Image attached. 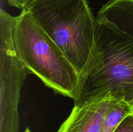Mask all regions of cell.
I'll return each instance as SVG.
<instances>
[{
	"label": "cell",
	"mask_w": 133,
	"mask_h": 132,
	"mask_svg": "<svg viewBox=\"0 0 133 132\" xmlns=\"http://www.w3.org/2000/svg\"><path fill=\"white\" fill-rule=\"evenodd\" d=\"M106 97L127 102L132 99L133 38L96 18L94 43L79 74L74 106Z\"/></svg>",
	"instance_id": "6da1fadb"
},
{
	"label": "cell",
	"mask_w": 133,
	"mask_h": 132,
	"mask_svg": "<svg viewBox=\"0 0 133 132\" xmlns=\"http://www.w3.org/2000/svg\"><path fill=\"white\" fill-rule=\"evenodd\" d=\"M12 42L21 63L55 94L74 99L79 72L27 9L14 17Z\"/></svg>",
	"instance_id": "7a4b0ae2"
},
{
	"label": "cell",
	"mask_w": 133,
	"mask_h": 132,
	"mask_svg": "<svg viewBox=\"0 0 133 132\" xmlns=\"http://www.w3.org/2000/svg\"><path fill=\"white\" fill-rule=\"evenodd\" d=\"M25 9L80 73L90 55L96 31V18L87 0H36Z\"/></svg>",
	"instance_id": "3957f363"
},
{
	"label": "cell",
	"mask_w": 133,
	"mask_h": 132,
	"mask_svg": "<svg viewBox=\"0 0 133 132\" xmlns=\"http://www.w3.org/2000/svg\"><path fill=\"white\" fill-rule=\"evenodd\" d=\"M14 16L2 9L1 21V126L0 132H18V104L21 86L31 74L19 62L12 42Z\"/></svg>",
	"instance_id": "277c9868"
},
{
	"label": "cell",
	"mask_w": 133,
	"mask_h": 132,
	"mask_svg": "<svg viewBox=\"0 0 133 132\" xmlns=\"http://www.w3.org/2000/svg\"><path fill=\"white\" fill-rule=\"evenodd\" d=\"M117 102L112 97H106L74 106L57 132H100L107 113Z\"/></svg>",
	"instance_id": "5b68a950"
},
{
	"label": "cell",
	"mask_w": 133,
	"mask_h": 132,
	"mask_svg": "<svg viewBox=\"0 0 133 132\" xmlns=\"http://www.w3.org/2000/svg\"><path fill=\"white\" fill-rule=\"evenodd\" d=\"M96 18L110 22L133 38V0H110L103 5Z\"/></svg>",
	"instance_id": "8992f818"
},
{
	"label": "cell",
	"mask_w": 133,
	"mask_h": 132,
	"mask_svg": "<svg viewBox=\"0 0 133 132\" xmlns=\"http://www.w3.org/2000/svg\"><path fill=\"white\" fill-rule=\"evenodd\" d=\"M132 114L130 105L125 101H118L107 113L100 132H114L125 118Z\"/></svg>",
	"instance_id": "52a82bcc"
},
{
	"label": "cell",
	"mask_w": 133,
	"mask_h": 132,
	"mask_svg": "<svg viewBox=\"0 0 133 132\" xmlns=\"http://www.w3.org/2000/svg\"><path fill=\"white\" fill-rule=\"evenodd\" d=\"M114 132H133V113L125 118Z\"/></svg>",
	"instance_id": "ba28073f"
},
{
	"label": "cell",
	"mask_w": 133,
	"mask_h": 132,
	"mask_svg": "<svg viewBox=\"0 0 133 132\" xmlns=\"http://www.w3.org/2000/svg\"><path fill=\"white\" fill-rule=\"evenodd\" d=\"M35 1L36 0H6L10 5L20 9L27 8Z\"/></svg>",
	"instance_id": "9c48e42d"
},
{
	"label": "cell",
	"mask_w": 133,
	"mask_h": 132,
	"mask_svg": "<svg viewBox=\"0 0 133 132\" xmlns=\"http://www.w3.org/2000/svg\"><path fill=\"white\" fill-rule=\"evenodd\" d=\"M129 104L131 106V111H132V113H133V98L131 100H130L129 102H128Z\"/></svg>",
	"instance_id": "30bf717a"
},
{
	"label": "cell",
	"mask_w": 133,
	"mask_h": 132,
	"mask_svg": "<svg viewBox=\"0 0 133 132\" xmlns=\"http://www.w3.org/2000/svg\"><path fill=\"white\" fill-rule=\"evenodd\" d=\"M23 132H32V131H31L30 130V129H29V128H26V129Z\"/></svg>",
	"instance_id": "8fae6325"
}]
</instances>
